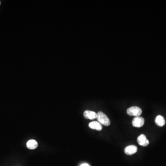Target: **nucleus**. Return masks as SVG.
Instances as JSON below:
<instances>
[{
  "label": "nucleus",
  "instance_id": "obj_3",
  "mask_svg": "<svg viewBox=\"0 0 166 166\" xmlns=\"http://www.w3.org/2000/svg\"><path fill=\"white\" fill-rule=\"evenodd\" d=\"M144 120L142 117H136L132 120V126L134 127L140 128L144 126Z\"/></svg>",
  "mask_w": 166,
  "mask_h": 166
},
{
  "label": "nucleus",
  "instance_id": "obj_11",
  "mask_svg": "<svg viewBox=\"0 0 166 166\" xmlns=\"http://www.w3.org/2000/svg\"><path fill=\"white\" fill-rule=\"evenodd\" d=\"M0 5H1V1H0Z\"/></svg>",
  "mask_w": 166,
  "mask_h": 166
},
{
  "label": "nucleus",
  "instance_id": "obj_2",
  "mask_svg": "<svg viewBox=\"0 0 166 166\" xmlns=\"http://www.w3.org/2000/svg\"><path fill=\"white\" fill-rule=\"evenodd\" d=\"M142 110L140 108L137 106H133L128 109L127 110V114L130 116H140L142 114Z\"/></svg>",
  "mask_w": 166,
  "mask_h": 166
},
{
  "label": "nucleus",
  "instance_id": "obj_6",
  "mask_svg": "<svg viewBox=\"0 0 166 166\" xmlns=\"http://www.w3.org/2000/svg\"><path fill=\"white\" fill-rule=\"evenodd\" d=\"M84 116L85 118L90 120H94L97 117V113L94 111L86 110L84 112Z\"/></svg>",
  "mask_w": 166,
  "mask_h": 166
},
{
  "label": "nucleus",
  "instance_id": "obj_4",
  "mask_svg": "<svg viewBox=\"0 0 166 166\" xmlns=\"http://www.w3.org/2000/svg\"><path fill=\"white\" fill-rule=\"evenodd\" d=\"M138 144L144 147L147 146L149 144V141L147 139L146 136L144 135L141 134L139 136L137 139Z\"/></svg>",
  "mask_w": 166,
  "mask_h": 166
},
{
  "label": "nucleus",
  "instance_id": "obj_7",
  "mask_svg": "<svg viewBox=\"0 0 166 166\" xmlns=\"http://www.w3.org/2000/svg\"><path fill=\"white\" fill-rule=\"evenodd\" d=\"M89 126L91 129H94L99 131L102 130L103 129L102 125L98 121H92L90 123Z\"/></svg>",
  "mask_w": 166,
  "mask_h": 166
},
{
  "label": "nucleus",
  "instance_id": "obj_10",
  "mask_svg": "<svg viewBox=\"0 0 166 166\" xmlns=\"http://www.w3.org/2000/svg\"><path fill=\"white\" fill-rule=\"evenodd\" d=\"M80 166H90V165L87 163H84V164H81Z\"/></svg>",
  "mask_w": 166,
  "mask_h": 166
},
{
  "label": "nucleus",
  "instance_id": "obj_9",
  "mask_svg": "<svg viewBox=\"0 0 166 166\" xmlns=\"http://www.w3.org/2000/svg\"><path fill=\"white\" fill-rule=\"evenodd\" d=\"M155 122L158 126L162 127L165 125L166 122H165V119L164 118V117L162 116V115H158L156 117V119H155Z\"/></svg>",
  "mask_w": 166,
  "mask_h": 166
},
{
  "label": "nucleus",
  "instance_id": "obj_1",
  "mask_svg": "<svg viewBox=\"0 0 166 166\" xmlns=\"http://www.w3.org/2000/svg\"><path fill=\"white\" fill-rule=\"evenodd\" d=\"M97 119L98 122H99L101 125L105 126H109L110 125V121L107 115L102 112L99 111L97 113Z\"/></svg>",
  "mask_w": 166,
  "mask_h": 166
},
{
  "label": "nucleus",
  "instance_id": "obj_5",
  "mask_svg": "<svg viewBox=\"0 0 166 166\" xmlns=\"http://www.w3.org/2000/svg\"><path fill=\"white\" fill-rule=\"evenodd\" d=\"M138 151V148L135 145H129L126 147L125 149V153L127 155H132L136 153Z\"/></svg>",
  "mask_w": 166,
  "mask_h": 166
},
{
  "label": "nucleus",
  "instance_id": "obj_8",
  "mask_svg": "<svg viewBox=\"0 0 166 166\" xmlns=\"http://www.w3.org/2000/svg\"><path fill=\"white\" fill-rule=\"evenodd\" d=\"M38 143L34 139L29 140L27 143V146L29 149H34L38 147Z\"/></svg>",
  "mask_w": 166,
  "mask_h": 166
}]
</instances>
